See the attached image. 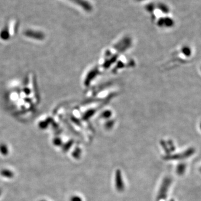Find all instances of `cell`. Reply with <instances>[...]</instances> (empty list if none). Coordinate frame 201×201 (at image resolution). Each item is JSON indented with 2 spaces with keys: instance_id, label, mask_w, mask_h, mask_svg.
<instances>
[{
  "instance_id": "1",
  "label": "cell",
  "mask_w": 201,
  "mask_h": 201,
  "mask_svg": "<svg viewBox=\"0 0 201 201\" xmlns=\"http://www.w3.org/2000/svg\"><path fill=\"white\" fill-rule=\"evenodd\" d=\"M169 183H171V182L169 178H166L165 179H164V181L163 182V184L161 186V188H160L159 195H158V198L159 199H162L166 198L167 191L168 189Z\"/></svg>"
},
{
  "instance_id": "2",
  "label": "cell",
  "mask_w": 201,
  "mask_h": 201,
  "mask_svg": "<svg viewBox=\"0 0 201 201\" xmlns=\"http://www.w3.org/2000/svg\"><path fill=\"white\" fill-rule=\"evenodd\" d=\"M115 185L117 191H123L124 189V184L123 182L121 172L117 170L115 175Z\"/></svg>"
},
{
  "instance_id": "3",
  "label": "cell",
  "mask_w": 201,
  "mask_h": 201,
  "mask_svg": "<svg viewBox=\"0 0 201 201\" xmlns=\"http://www.w3.org/2000/svg\"><path fill=\"white\" fill-rule=\"evenodd\" d=\"M1 174L4 177L9 178H12L14 176L12 172L8 169H2L1 171Z\"/></svg>"
},
{
  "instance_id": "4",
  "label": "cell",
  "mask_w": 201,
  "mask_h": 201,
  "mask_svg": "<svg viewBox=\"0 0 201 201\" xmlns=\"http://www.w3.org/2000/svg\"><path fill=\"white\" fill-rule=\"evenodd\" d=\"M0 153L4 155H6L9 153L8 149L5 145H0Z\"/></svg>"
},
{
  "instance_id": "5",
  "label": "cell",
  "mask_w": 201,
  "mask_h": 201,
  "mask_svg": "<svg viewBox=\"0 0 201 201\" xmlns=\"http://www.w3.org/2000/svg\"><path fill=\"white\" fill-rule=\"evenodd\" d=\"M71 201H82V199L81 198L79 197V196H72L71 199H70Z\"/></svg>"
},
{
  "instance_id": "6",
  "label": "cell",
  "mask_w": 201,
  "mask_h": 201,
  "mask_svg": "<svg viewBox=\"0 0 201 201\" xmlns=\"http://www.w3.org/2000/svg\"><path fill=\"white\" fill-rule=\"evenodd\" d=\"M81 154V150H79L78 151H77V150H76V151H74V152L73 153V155L75 158L77 159Z\"/></svg>"
},
{
  "instance_id": "7",
  "label": "cell",
  "mask_w": 201,
  "mask_h": 201,
  "mask_svg": "<svg viewBox=\"0 0 201 201\" xmlns=\"http://www.w3.org/2000/svg\"><path fill=\"white\" fill-rule=\"evenodd\" d=\"M1 192H1V190H0V195H1Z\"/></svg>"
},
{
  "instance_id": "8",
  "label": "cell",
  "mask_w": 201,
  "mask_h": 201,
  "mask_svg": "<svg viewBox=\"0 0 201 201\" xmlns=\"http://www.w3.org/2000/svg\"><path fill=\"white\" fill-rule=\"evenodd\" d=\"M44 201V200H42V201Z\"/></svg>"
}]
</instances>
